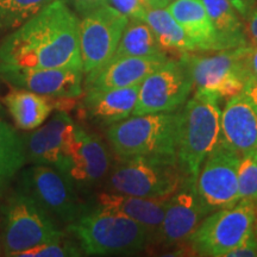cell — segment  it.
Returning a JSON list of instances; mask_svg holds the SVG:
<instances>
[{"label":"cell","mask_w":257,"mask_h":257,"mask_svg":"<svg viewBox=\"0 0 257 257\" xmlns=\"http://www.w3.org/2000/svg\"><path fill=\"white\" fill-rule=\"evenodd\" d=\"M169 199L170 197H136L108 191L99 193L96 197V207L119 213L155 231L165 218Z\"/></svg>","instance_id":"ffe728a7"},{"label":"cell","mask_w":257,"mask_h":257,"mask_svg":"<svg viewBox=\"0 0 257 257\" xmlns=\"http://www.w3.org/2000/svg\"><path fill=\"white\" fill-rule=\"evenodd\" d=\"M54 0H0V32H12Z\"/></svg>","instance_id":"4316f807"},{"label":"cell","mask_w":257,"mask_h":257,"mask_svg":"<svg viewBox=\"0 0 257 257\" xmlns=\"http://www.w3.org/2000/svg\"><path fill=\"white\" fill-rule=\"evenodd\" d=\"M243 51L244 47H240L210 55L185 53L180 56L187 64L194 91L213 93L223 99L242 92L246 81Z\"/></svg>","instance_id":"30bf717a"},{"label":"cell","mask_w":257,"mask_h":257,"mask_svg":"<svg viewBox=\"0 0 257 257\" xmlns=\"http://www.w3.org/2000/svg\"><path fill=\"white\" fill-rule=\"evenodd\" d=\"M46 210L56 221L73 224L85 208L78 189L68 176L46 165H32L21 174L19 187Z\"/></svg>","instance_id":"ba28073f"},{"label":"cell","mask_w":257,"mask_h":257,"mask_svg":"<svg viewBox=\"0 0 257 257\" xmlns=\"http://www.w3.org/2000/svg\"><path fill=\"white\" fill-rule=\"evenodd\" d=\"M63 2L69 3L82 16L108 4V0H63Z\"/></svg>","instance_id":"d6a6232c"},{"label":"cell","mask_w":257,"mask_h":257,"mask_svg":"<svg viewBox=\"0 0 257 257\" xmlns=\"http://www.w3.org/2000/svg\"><path fill=\"white\" fill-rule=\"evenodd\" d=\"M170 2H173V0H170Z\"/></svg>","instance_id":"60d3db41"},{"label":"cell","mask_w":257,"mask_h":257,"mask_svg":"<svg viewBox=\"0 0 257 257\" xmlns=\"http://www.w3.org/2000/svg\"><path fill=\"white\" fill-rule=\"evenodd\" d=\"M144 22L152 28L165 53H195L191 40L167 8L148 9Z\"/></svg>","instance_id":"cb8c5ba5"},{"label":"cell","mask_w":257,"mask_h":257,"mask_svg":"<svg viewBox=\"0 0 257 257\" xmlns=\"http://www.w3.org/2000/svg\"><path fill=\"white\" fill-rule=\"evenodd\" d=\"M82 249L74 245L72 242H64L63 238L53 242L42 243L40 245L19 252L17 257H68V256H81Z\"/></svg>","instance_id":"f1b7e54d"},{"label":"cell","mask_w":257,"mask_h":257,"mask_svg":"<svg viewBox=\"0 0 257 257\" xmlns=\"http://www.w3.org/2000/svg\"><path fill=\"white\" fill-rule=\"evenodd\" d=\"M0 64L82 69L79 17L63 0H54L3 40Z\"/></svg>","instance_id":"6da1fadb"},{"label":"cell","mask_w":257,"mask_h":257,"mask_svg":"<svg viewBox=\"0 0 257 257\" xmlns=\"http://www.w3.org/2000/svg\"><path fill=\"white\" fill-rule=\"evenodd\" d=\"M68 229L85 255H133L153 242L154 231L115 212L96 207L83 211Z\"/></svg>","instance_id":"3957f363"},{"label":"cell","mask_w":257,"mask_h":257,"mask_svg":"<svg viewBox=\"0 0 257 257\" xmlns=\"http://www.w3.org/2000/svg\"><path fill=\"white\" fill-rule=\"evenodd\" d=\"M239 198L257 200V150L240 156L238 167Z\"/></svg>","instance_id":"83f0119b"},{"label":"cell","mask_w":257,"mask_h":257,"mask_svg":"<svg viewBox=\"0 0 257 257\" xmlns=\"http://www.w3.org/2000/svg\"><path fill=\"white\" fill-rule=\"evenodd\" d=\"M220 98L194 91L179 110L176 161L185 180L197 184L206 157L220 141Z\"/></svg>","instance_id":"7a4b0ae2"},{"label":"cell","mask_w":257,"mask_h":257,"mask_svg":"<svg viewBox=\"0 0 257 257\" xmlns=\"http://www.w3.org/2000/svg\"><path fill=\"white\" fill-rule=\"evenodd\" d=\"M178 161L154 156L120 159L108 174L112 192L144 198L172 197L184 184Z\"/></svg>","instance_id":"52a82bcc"},{"label":"cell","mask_w":257,"mask_h":257,"mask_svg":"<svg viewBox=\"0 0 257 257\" xmlns=\"http://www.w3.org/2000/svg\"><path fill=\"white\" fill-rule=\"evenodd\" d=\"M57 221L30 195L18 188L3 206L2 246L5 256L63 238Z\"/></svg>","instance_id":"5b68a950"},{"label":"cell","mask_w":257,"mask_h":257,"mask_svg":"<svg viewBox=\"0 0 257 257\" xmlns=\"http://www.w3.org/2000/svg\"><path fill=\"white\" fill-rule=\"evenodd\" d=\"M240 93L246 96V99L251 102V105L257 111V79L250 78L246 80Z\"/></svg>","instance_id":"d590c367"},{"label":"cell","mask_w":257,"mask_h":257,"mask_svg":"<svg viewBox=\"0 0 257 257\" xmlns=\"http://www.w3.org/2000/svg\"><path fill=\"white\" fill-rule=\"evenodd\" d=\"M168 59L166 53L152 56H124L113 59L95 73L88 74L85 81L86 91L141 85L149 74L162 66Z\"/></svg>","instance_id":"ac0fdd59"},{"label":"cell","mask_w":257,"mask_h":257,"mask_svg":"<svg viewBox=\"0 0 257 257\" xmlns=\"http://www.w3.org/2000/svg\"><path fill=\"white\" fill-rule=\"evenodd\" d=\"M239 161L240 155L219 142L202 163L197 180V191L211 213L233 206L240 200Z\"/></svg>","instance_id":"7c38bea8"},{"label":"cell","mask_w":257,"mask_h":257,"mask_svg":"<svg viewBox=\"0 0 257 257\" xmlns=\"http://www.w3.org/2000/svg\"><path fill=\"white\" fill-rule=\"evenodd\" d=\"M9 113L19 128L34 130L46 121L54 107L49 96L15 88L3 98Z\"/></svg>","instance_id":"7402d4cb"},{"label":"cell","mask_w":257,"mask_h":257,"mask_svg":"<svg viewBox=\"0 0 257 257\" xmlns=\"http://www.w3.org/2000/svg\"><path fill=\"white\" fill-rule=\"evenodd\" d=\"M82 69L19 68L0 64V78L15 88L49 98H79L83 89Z\"/></svg>","instance_id":"9a60e30c"},{"label":"cell","mask_w":257,"mask_h":257,"mask_svg":"<svg viewBox=\"0 0 257 257\" xmlns=\"http://www.w3.org/2000/svg\"><path fill=\"white\" fill-rule=\"evenodd\" d=\"M27 162L25 142L4 120H0V192Z\"/></svg>","instance_id":"484cf974"},{"label":"cell","mask_w":257,"mask_h":257,"mask_svg":"<svg viewBox=\"0 0 257 257\" xmlns=\"http://www.w3.org/2000/svg\"><path fill=\"white\" fill-rule=\"evenodd\" d=\"M210 213L199 197L197 184L185 180L181 187L170 197L165 218L154 231L153 242L161 246H174L185 243L201 220Z\"/></svg>","instance_id":"5bb4252c"},{"label":"cell","mask_w":257,"mask_h":257,"mask_svg":"<svg viewBox=\"0 0 257 257\" xmlns=\"http://www.w3.org/2000/svg\"><path fill=\"white\" fill-rule=\"evenodd\" d=\"M255 204H256V210H257V200L255 201Z\"/></svg>","instance_id":"f35d334b"},{"label":"cell","mask_w":257,"mask_h":257,"mask_svg":"<svg viewBox=\"0 0 257 257\" xmlns=\"http://www.w3.org/2000/svg\"><path fill=\"white\" fill-rule=\"evenodd\" d=\"M140 85L121 88L87 89L83 111L89 118L106 126L133 115L137 104Z\"/></svg>","instance_id":"d6986e66"},{"label":"cell","mask_w":257,"mask_h":257,"mask_svg":"<svg viewBox=\"0 0 257 257\" xmlns=\"http://www.w3.org/2000/svg\"><path fill=\"white\" fill-rule=\"evenodd\" d=\"M216 31L220 50L249 46L240 16L229 0H202Z\"/></svg>","instance_id":"603a6c76"},{"label":"cell","mask_w":257,"mask_h":257,"mask_svg":"<svg viewBox=\"0 0 257 257\" xmlns=\"http://www.w3.org/2000/svg\"><path fill=\"white\" fill-rule=\"evenodd\" d=\"M229 2L236 9L240 17L245 21L257 5V0H229Z\"/></svg>","instance_id":"836d02e7"},{"label":"cell","mask_w":257,"mask_h":257,"mask_svg":"<svg viewBox=\"0 0 257 257\" xmlns=\"http://www.w3.org/2000/svg\"><path fill=\"white\" fill-rule=\"evenodd\" d=\"M194 86L187 64L181 59H169L140 85L133 115L175 112L184 106Z\"/></svg>","instance_id":"9c48e42d"},{"label":"cell","mask_w":257,"mask_h":257,"mask_svg":"<svg viewBox=\"0 0 257 257\" xmlns=\"http://www.w3.org/2000/svg\"><path fill=\"white\" fill-rule=\"evenodd\" d=\"M243 66L246 80L257 79V46H246L243 51Z\"/></svg>","instance_id":"1f68e13d"},{"label":"cell","mask_w":257,"mask_h":257,"mask_svg":"<svg viewBox=\"0 0 257 257\" xmlns=\"http://www.w3.org/2000/svg\"><path fill=\"white\" fill-rule=\"evenodd\" d=\"M245 31L249 46H257V5L246 19Z\"/></svg>","instance_id":"e575fe53"},{"label":"cell","mask_w":257,"mask_h":257,"mask_svg":"<svg viewBox=\"0 0 257 257\" xmlns=\"http://www.w3.org/2000/svg\"><path fill=\"white\" fill-rule=\"evenodd\" d=\"M127 22L126 16L108 4L80 19V50L86 75L95 73L113 59Z\"/></svg>","instance_id":"8fae6325"},{"label":"cell","mask_w":257,"mask_h":257,"mask_svg":"<svg viewBox=\"0 0 257 257\" xmlns=\"http://www.w3.org/2000/svg\"><path fill=\"white\" fill-rule=\"evenodd\" d=\"M229 257H255L257 256V233L255 231V226L249 236L236 246L233 250L227 253ZM226 256V257H227Z\"/></svg>","instance_id":"4dcf8cb0"},{"label":"cell","mask_w":257,"mask_h":257,"mask_svg":"<svg viewBox=\"0 0 257 257\" xmlns=\"http://www.w3.org/2000/svg\"><path fill=\"white\" fill-rule=\"evenodd\" d=\"M219 142L240 156L257 150V111L242 93L221 108Z\"/></svg>","instance_id":"e0dca14e"},{"label":"cell","mask_w":257,"mask_h":257,"mask_svg":"<svg viewBox=\"0 0 257 257\" xmlns=\"http://www.w3.org/2000/svg\"><path fill=\"white\" fill-rule=\"evenodd\" d=\"M76 133L78 125L70 115L67 112L57 111L24 141L27 161L35 165L55 167L63 173L75 144Z\"/></svg>","instance_id":"4fadbf2b"},{"label":"cell","mask_w":257,"mask_h":257,"mask_svg":"<svg viewBox=\"0 0 257 257\" xmlns=\"http://www.w3.org/2000/svg\"><path fill=\"white\" fill-rule=\"evenodd\" d=\"M167 9L184 29L195 51H220L216 31L202 0H173Z\"/></svg>","instance_id":"44dd1931"},{"label":"cell","mask_w":257,"mask_h":257,"mask_svg":"<svg viewBox=\"0 0 257 257\" xmlns=\"http://www.w3.org/2000/svg\"><path fill=\"white\" fill-rule=\"evenodd\" d=\"M163 53L165 51L161 48L152 28L142 19L131 18L128 19L113 59L124 56H152Z\"/></svg>","instance_id":"d4e9b609"},{"label":"cell","mask_w":257,"mask_h":257,"mask_svg":"<svg viewBox=\"0 0 257 257\" xmlns=\"http://www.w3.org/2000/svg\"><path fill=\"white\" fill-rule=\"evenodd\" d=\"M256 220L255 201L242 199L205 217L185 243L194 255L226 257L249 236Z\"/></svg>","instance_id":"8992f818"},{"label":"cell","mask_w":257,"mask_h":257,"mask_svg":"<svg viewBox=\"0 0 257 257\" xmlns=\"http://www.w3.org/2000/svg\"><path fill=\"white\" fill-rule=\"evenodd\" d=\"M110 168V154L101 138L78 125L75 144L63 174L68 176L78 191L87 192L100 184L108 175Z\"/></svg>","instance_id":"2e32d148"},{"label":"cell","mask_w":257,"mask_h":257,"mask_svg":"<svg viewBox=\"0 0 257 257\" xmlns=\"http://www.w3.org/2000/svg\"><path fill=\"white\" fill-rule=\"evenodd\" d=\"M166 2H167V3H170V0H166Z\"/></svg>","instance_id":"ab89813d"},{"label":"cell","mask_w":257,"mask_h":257,"mask_svg":"<svg viewBox=\"0 0 257 257\" xmlns=\"http://www.w3.org/2000/svg\"><path fill=\"white\" fill-rule=\"evenodd\" d=\"M3 115H4V111H3V106L0 105V118H2Z\"/></svg>","instance_id":"74e56055"},{"label":"cell","mask_w":257,"mask_h":257,"mask_svg":"<svg viewBox=\"0 0 257 257\" xmlns=\"http://www.w3.org/2000/svg\"><path fill=\"white\" fill-rule=\"evenodd\" d=\"M178 121L179 110L130 115L110 125L106 136L119 159L154 156L176 160Z\"/></svg>","instance_id":"277c9868"},{"label":"cell","mask_w":257,"mask_h":257,"mask_svg":"<svg viewBox=\"0 0 257 257\" xmlns=\"http://www.w3.org/2000/svg\"><path fill=\"white\" fill-rule=\"evenodd\" d=\"M143 4L147 6L148 9H159V8H167L169 3L166 0H142Z\"/></svg>","instance_id":"8d00e7d4"},{"label":"cell","mask_w":257,"mask_h":257,"mask_svg":"<svg viewBox=\"0 0 257 257\" xmlns=\"http://www.w3.org/2000/svg\"><path fill=\"white\" fill-rule=\"evenodd\" d=\"M108 5L126 16L128 19L146 18L148 8L143 4L142 0H108Z\"/></svg>","instance_id":"f546056e"}]
</instances>
